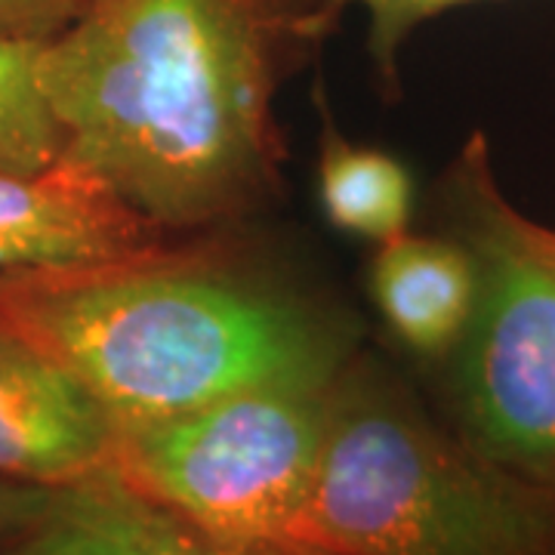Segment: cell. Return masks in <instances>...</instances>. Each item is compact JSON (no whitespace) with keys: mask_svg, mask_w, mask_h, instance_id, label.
Listing matches in <instances>:
<instances>
[{"mask_svg":"<svg viewBox=\"0 0 555 555\" xmlns=\"http://www.w3.org/2000/svg\"><path fill=\"white\" fill-rule=\"evenodd\" d=\"M339 374L275 379L118 429L112 469L214 534L294 543L321 469Z\"/></svg>","mask_w":555,"mask_h":555,"instance_id":"obj_5","label":"cell"},{"mask_svg":"<svg viewBox=\"0 0 555 555\" xmlns=\"http://www.w3.org/2000/svg\"><path fill=\"white\" fill-rule=\"evenodd\" d=\"M334 20L306 0H83L40 47L62 152L164 232L247 217L281 182L284 62Z\"/></svg>","mask_w":555,"mask_h":555,"instance_id":"obj_1","label":"cell"},{"mask_svg":"<svg viewBox=\"0 0 555 555\" xmlns=\"http://www.w3.org/2000/svg\"><path fill=\"white\" fill-rule=\"evenodd\" d=\"M83 0H0V38L50 40L68 28Z\"/></svg>","mask_w":555,"mask_h":555,"instance_id":"obj_14","label":"cell"},{"mask_svg":"<svg viewBox=\"0 0 555 555\" xmlns=\"http://www.w3.org/2000/svg\"><path fill=\"white\" fill-rule=\"evenodd\" d=\"M13 555H324L299 543L235 540L133 491L108 466L62 488L50 516Z\"/></svg>","mask_w":555,"mask_h":555,"instance_id":"obj_8","label":"cell"},{"mask_svg":"<svg viewBox=\"0 0 555 555\" xmlns=\"http://www.w3.org/2000/svg\"><path fill=\"white\" fill-rule=\"evenodd\" d=\"M294 543L324 555H555V494L485 460L356 352Z\"/></svg>","mask_w":555,"mask_h":555,"instance_id":"obj_3","label":"cell"},{"mask_svg":"<svg viewBox=\"0 0 555 555\" xmlns=\"http://www.w3.org/2000/svg\"><path fill=\"white\" fill-rule=\"evenodd\" d=\"M318 195L324 217L358 238L392 241L411 229L414 182L392 155L356 145L324 118Z\"/></svg>","mask_w":555,"mask_h":555,"instance_id":"obj_10","label":"cell"},{"mask_svg":"<svg viewBox=\"0 0 555 555\" xmlns=\"http://www.w3.org/2000/svg\"><path fill=\"white\" fill-rule=\"evenodd\" d=\"M118 426L62 361L0 321V478L75 488L112 466Z\"/></svg>","mask_w":555,"mask_h":555,"instance_id":"obj_6","label":"cell"},{"mask_svg":"<svg viewBox=\"0 0 555 555\" xmlns=\"http://www.w3.org/2000/svg\"><path fill=\"white\" fill-rule=\"evenodd\" d=\"M167 235L65 152L43 170H0V278L127 257Z\"/></svg>","mask_w":555,"mask_h":555,"instance_id":"obj_7","label":"cell"},{"mask_svg":"<svg viewBox=\"0 0 555 555\" xmlns=\"http://www.w3.org/2000/svg\"><path fill=\"white\" fill-rule=\"evenodd\" d=\"M315 3L318 10L337 16L346 7H364L371 22V53L377 62L379 75L386 80H396V60L404 40L414 35L423 22L436 20L448 10L469 7L481 0H306Z\"/></svg>","mask_w":555,"mask_h":555,"instance_id":"obj_12","label":"cell"},{"mask_svg":"<svg viewBox=\"0 0 555 555\" xmlns=\"http://www.w3.org/2000/svg\"><path fill=\"white\" fill-rule=\"evenodd\" d=\"M0 321L62 361L118 429L275 383L337 377V318L217 244L0 278Z\"/></svg>","mask_w":555,"mask_h":555,"instance_id":"obj_2","label":"cell"},{"mask_svg":"<svg viewBox=\"0 0 555 555\" xmlns=\"http://www.w3.org/2000/svg\"><path fill=\"white\" fill-rule=\"evenodd\" d=\"M371 294L398 343L416 358L441 364L463 337L476 302V266L448 232L411 229L377 244Z\"/></svg>","mask_w":555,"mask_h":555,"instance_id":"obj_9","label":"cell"},{"mask_svg":"<svg viewBox=\"0 0 555 555\" xmlns=\"http://www.w3.org/2000/svg\"><path fill=\"white\" fill-rule=\"evenodd\" d=\"M62 488H38L0 478V555H13L50 516Z\"/></svg>","mask_w":555,"mask_h":555,"instance_id":"obj_13","label":"cell"},{"mask_svg":"<svg viewBox=\"0 0 555 555\" xmlns=\"http://www.w3.org/2000/svg\"><path fill=\"white\" fill-rule=\"evenodd\" d=\"M438 210L476 266L469 324L438 364V416L485 460L555 494V229L506 198L485 133L441 173Z\"/></svg>","mask_w":555,"mask_h":555,"instance_id":"obj_4","label":"cell"},{"mask_svg":"<svg viewBox=\"0 0 555 555\" xmlns=\"http://www.w3.org/2000/svg\"><path fill=\"white\" fill-rule=\"evenodd\" d=\"M40 47L43 40L0 38V170H43L65 149L60 120L40 90Z\"/></svg>","mask_w":555,"mask_h":555,"instance_id":"obj_11","label":"cell"}]
</instances>
